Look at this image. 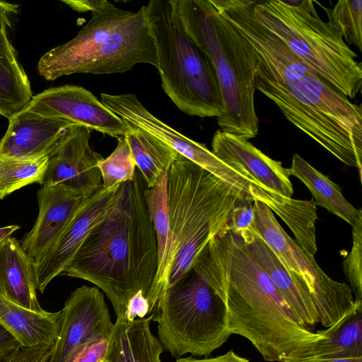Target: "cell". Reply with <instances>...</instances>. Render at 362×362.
I'll return each instance as SVG.
<instances>
[{
  "label": "cell",
  "mask_w": 362,
  "mask_h": 362,
  "mask_svg": "<svg viewBox=\"0 0 362 362\" xmlns=\"http://www.w3.org/2000/svg\"><path fill=\"white\" fill-rule=\"evenodd\" d=\"M211 3L254 49V84L286 119L341 162L361 182L362 109L293 53L255 18L250 0Z\"/></svg>",
  "instance_id": "1"
},
{
  "label": "cell",
  "mask_w": 362,
  "mask_h": 362,
  "mask_svg": "<svg viewBox=\"0 0 362 362\" xmlns=\"http://www.w3.org/2000/svg\"><path fill=\"white\" fill-rule=\"evenodd\" d=\"M192 270L224 303L231 334L248 339L264 360L292 362L323 337L296 321L228 225L211 239Z\"/></svg>",
  "instance_id": "2"
},
{
  "label": "cell",
  "mask_w": 362,
  "mask_h": 362,
  "mask_svg": "<svg viewBox=\"0 0 362 362\" xmlns=\"http://www.w3.org/2000/svg\"><path fill=\"white\" fill-rule=\"evenodd\" d=\"M140 175L119 189L117 202L94 227L62 274L90 282L123 316L129 298L147 296L158 269V244Z\"/></svg>",
  "instance_id": "3"
},
{
  "label": "cell",
  "mask_w": 362,
  "mask_h": 362,
  "mask_svg": "<svg viewBox=\"0 0 362 362\" xmlns=\"http://www.w3.org/2000/svg\"><path fill=\"white\" fill-rule=\"evenodd\" d=\"M168 194L170 241L159 299L189 274L240 200L224 182L180 154L168 172Z\"/></svg>",
  "instance_id": "4"
},
{
  "label": "cell",
  "mask_w": 362,
  "mask_h": 362,
  "mask_svg": "<svg viewBox=\"0 0 362 362\" xmlns=\"http://www.w3.org/2000/svg\"><path fill=\"white\" fill-rule=\"evenodd\" d=\"M190 38L209 59L217 76L223 112L221 131L249 141L259 131L255 107L254 49L211 0H173Z\"/></svg>",
  "instance_id": "5"
},
{
  "label": "cell",
  "mask_w": 362,
  "mask_h": 362,
  "mask_svg": "<svg viewBox=\"0 0 362 362\" xmlns=\"http://www.w3.org/2000/svg\"><path fill=\"white\" fill-rule=\"evenodd\" d=\"M138 64L158 67L144 6L133 12L107 1L74 38L41 57L37 71L54 81L74 74H121Z\"/></svg>",
  "instance_id": "6"
},
{
  "label": "cell",
  "mask_w": 362,
  "mask_h": 362,
  "mask_svg": "<svg viewBox=\"0 0 362 362\" xmlns=\"http://www.w3.org/2000/svg\"><path fill=\"white\" fill-rule=\"evenodd\" d=\"M255 18L307 65L346 98H355L362 86L357 54L310 0L250 1Z\"/></svg>",
  "instance_id": "7"
},
{
  "label": "cell",
  "mask_w": 362,
  "mask_h": 362,
  "mask_svg": "<svg viewBox=\"0 0 362 362\" xmlns=\"http://www.w3.org/2000/svg\"><path fill=\"white\" fill-rule=\"evenodd\" d=\"M144 11L156 47L164 92L189 115L221 117L222 97L215 70L186 33L173 0H151Z\"/></svg>",
  "instance_id": "8"
},
{
  "label": "cell",
  "mask_w": 362,
  "mask_h": 362,
  "mask_svg": "<svg viewBox=\"0 0 362 362\" xmlns=\"http://www.w3.org/2000/svg\"><path fill=\"white\" fill-rule=\"evenodd\" d=\"M150 315L161 346L175 358L207 356L231 335L224 303L196 274L168 288Z\"/></svg>",
  "instance_id": "9"
},
{
  "label": "cell",
  "mask_w": 362,
  "mask_h": 362,
  "mask_svg": "<svg viewBox=\"0 0 362 362\" xmlns=\"http://www.w3.org/2000/svg\"><path fill=\"white\" fill-rule=\"evenodd\" d=\"M253 229L289 272L300 276L308 287L317 314L322 317L339 311L346 303L349 286L331 279L295 240L283 229L274 213L254 200Z\"/></svg>",
  "instance_id": "10"
},
{
  "label": "cell",
  "mask_w": 362,
  "mask_h": 362,
  "mask_svg": "<svg viewBox=\"0 0 362 362\" xmlns=\"http://www.w3.org/2000/svg\"><path fill=\"white\" fill-rule=\"evenodd\" d=\"M101 102L131 127L140 129L228 185L241 199L250 196L252 181L226 165L201 143L192 140L151 113L136 95L101 93Z\"/></svg>",
  "instance_id": "11"
},
{
  "label": "cell",
  "mask_w": 362,
  "mask_h": 362,
  "mask_svg": "<svg viewBox=\"0 0 362 362\" xmlns=\"http://www.w3.org/2000/svg\"><path fill=\"white\" fill-rule=\"evenodd\" d=\"M90 131L73 124L64 132L48 154L42 185H64L84 198L103 188L98 165L103 157L90 147Z\"/></svg>",
  "instance_id": "12"
},
{
  "label": "cell",
  "mask_w": 362,
  "mask_h": 362,
  "mask_svg": "<svg viewBox=\"0 0 362 362\" xmlns=\"http://www.w3.org/2000/svg\"><path fill=\"white\" fill-rule=\"evenodd\" d=\"M113 325L103 293L97 287L77 288L62 310L59 335L48 362H66L81 346L110 337Z\"/></svg>",
  "instance_id": "13"
},
{
  "label": "cell",
  "mask_w": 362,
  "mask_h": 362,
  "mask_svg": "<svg viewBox=\"0 0 362 362\" xmlns=\"http://www.w3.org/2000/svg\"><path fill=\"white\" fill-rule=\"evenodd\" d=\"M27 109L64 119L112 137H124L130 128L90 91L81 86L50 88L33 96Z\"/></svg>",
  "instance_id": "14"
},
{
  "label": "cell",
  "mask_w": 362,
  "mask_h": 362,
  "mask_svg": "<svg viewBox=\"0 0 362 362\" xmlns=\"http://www.w3.org/2000/svg\"><path fill=\"white\" fill-rule=\"evenodd\" d=\"M122 184L103 187L86 198L52 248L34 263L36 287L40 293L62 274L94 227L110 211L117 202Z\"/></svg>",
  "instance_id": "15"
},
{
  "label": "cell",
  "mask_w": 362,
  "mask_h": 362,
  "mask_svg": "<svg viewBox=\"0 0 362 362\" xmlns=\"http://www.w3.org/2000/svg\"><path fill=\"white\" fill-rule=\"evenodd\" d=\"M212 153L254 185L291 198L293 193L288 168L267 156L249 141L218 130L214 135Z\"/></svg>",
  "instance_id": "16"
},
{
  "label": "cell",
  "mask_w": 362,
  "mask_h": 362,
  "mask_svg": "<svg viewBox=\"0 0 362 362\" xmlns=\"http://www.w3.org/2000/svg\"><path fill=\"white\" fill-rule=\"evenodd\" d=\"M37 197L39 209L37 219L21 242L34 263L52 248L86 199L60 185H42Z\"/></svg>",
  "instance_id": "17"
},
{
  "label": "cell",
  "mask_w": 362,
  "mask_h": 362,
  "mask_svg": "<svg viewBox=\"0 0 362 362\" xmlns=\"http://www.w3.org/2000/svg\"><path fill=\"white\" fill-rule=\"evenodd\" d=\"M238 236L248 254L267 273L296 321L308 329L319 323L311 293L303 279L283 266L253 228Z\"/></svg>",
  "instance_id": "18"
},
{
  "label": "cell",
  "mask_w": 362,
  "mask_h": 362,
  "mask_svg": "<svg viewBox=\"0 0 362 362\" xmlns=\"http://www.w3.org/2000/svg\"><path fill=\"white\" fill-rule=\"evenodd\" d=\"M73 124H76L25 108L8 119V129L0 140V156L18 158L47 156Z\"/></svg>",
  "instance_id": "19"
},
{
  "label": "cell",
  "mask_w": 362,
  "mask_h": 362,
  "mask_svg": "<svg viewBox=\"0 0 362 362\" xmlns=\"http://www.w3.org/2000/svg\"><path fill=\"white\" fill-rule=\"evenodd\" d=\"M18 5L0 1V115L11 119L28 105L33 95L29 78L9 37Z\"/></svg>",
  "instance_id": "20"
},
{
  "label": "cell",
  "mask_w": 362,
  "mask_h": 362,
  "mask_svg": "<svg viewBox=\"0 0 362 362\" xmlns=\"http://www.w3.org/2000/svg\"><path fill=\"white\" fill-rule=\"evenodd\" d=\"M34 261L21 242L8 237L0 243V294L35 312H43L37 296Z\"/></svg>",
  "instance_id": "21"
},
{
  "label": "cell",
  "mask_w": 362,
  "mask_h": 362,
  "mask_svg": "<svg viewBox=\"0 0 362 362\" xmlns=\"http://www.w3.org/2000/svg\"><path fill=\"white\" fill-rule=\"evenodd\" d=\"M62 310L35 312L0 294V325L23 348L52 347L59 335Z\"/></svg>",
  "instance_id": "22"
},
{
  "label": "cell",
  "mask_w": 362,
  "mask_h": 362,
  "mask_svg": "<svg viewBox=\"0 0 362 362\" xmlns=\"http://www.w3.org/2000/svg\"><path fill=\"white\" fill-rule=\"evenodd\" d=\"M152 316L127 321L116 317L110 337L107 362H163V349L151 330Z\"/></svg>",
  "instance_id": "23"
},
{
  "label": "cell",
  "mask_w": 362,
  "mask_h": 362,
  "mask_svg": "<svg viewBox=\"0 0 362 362\" xmlns=\"http://www.w3.org/2000/svg\"><path fill=\"white\" fill-rule=\"evenodd\" d=\"M250 192L254 200L265 204L288 226L296 243L310 255L317 251L315 222L317 219V204L313 199L287 198L259 186L251 185Z\"/></svg>",
  "instance_id": "24"
},
{
  "label": "cell",
  "mask_w": 362,
  "mask_h": 362,
  "mask_svg": "<svg viewBox=\"0 0 362 362\" xmlns=\"http://www.w3.org/2000/svg\"><path fill=\"white\" fill-rule=\"evenodd\" d=\"M288 170L290 176H295L308 187L317 206L341 218L351 227L362 221L361 209H356L346 200L341 187L300 155L293 156Z\"/></svg>",
  "instance_id": "25"
},
{
  "label": "cell",
  "mask_w": 362,
  "mask_h": 362,
  "mask_svg": "<svg viewBox=\"0 0 362 362\" xmlns=\"http://www.w3.org/2000/svg\"><path fill=\"white\" fill-rule=\"evenodd\" d=\"M317 332L323 337L292 362L362 357V306L333 326Z\"/></svg>",
  "instance_id": "26"
},
{
  "label": "cell",
  "mask_w": 362,
  "mask_h": 362,
  "mask_svg": "<svg viewBox=\"0 0 362 362\" xmlns=\"http://www.w3.org/2000/svg\"><path fill=\"white\" fill-rule=\"evenodd\" d=\"M168 172L160 175L154 187L144 190L147 209L156 235L158 255L157 273L146 296L150 304L149 315L153 311L159 299L170 241Z\"/></svg>",
  "instance_id": "27"
},
{
  "label": "cell",
  "mask_w": 362,
  "mask_h": 362,
  "mask_svg": "<svg viewBox=\"0 0 362 362\" xmlns=\"http://www.w3.org/2000/svg\"><path fill=\"white\" fill-rule=\"evenodd\" d=\"M129 127L130 130L124 137L146 188H151L157 184L160 175L168 171L178 153L151 134L138 128Z\"/></svg>",
  "instance_id": "28"
},
{
  "label": "cell",
  "mask_w": 362,
  "mask_h": 362,
  "mask_svg": "<svg viewBox=\"0 0 362 362\" xmlns=\"http://www.w3.org/2000/svg\"><path fill=\"white\" fill-rule=\"evenodd\" d=\"M47 165L48 155L35 158L0 156V200L26 185H42Z\"/></svg>",
  "instance_id": "29"
},
{
  "label": "cell",
  "mask_w": 362,
  "mask_h": 362,
  "mask_svg": "<svg viewBox=\"0 0 362 362\" xmlns=\"http://www.w3.org/2000/svg\"><path fill=\"white\" fill-rule=\"evenodd\" d=\"M328 23L346 44L362 50V1L341 0L333 8H324Z\"/></svg>",
  "instance_id": "30"
},
{
  "label": "cell",
  "mask_w": 362,
  "mask_h": 362,
  "mask_svg": "<svg viewBox=\"0 0 362 362\" xmlns=\"http://www.w3.org/2000/svg\"><path fill=\"white\" fill-rule=\"evenodd\" d=\"M117 140L113 152L98 165L104 188L132 181L136 173V163L127 139L124 136Z\"/></svg>",
  "instance_id": "31"
},
{
  "label": "cell",
  "mask_w": 362,
  "mask_h": 362,
  "mask_svg": "<svg viewBox=\"0 0 362 362\" xmlns=\"http://www.w3.org/2000/svg\"><path fill=\"white\" fill-rule=\"evenodd\" d=\"M353 244L343 269L356 300H362V221L352 227Z\"/></svg>",
  "instance_id": "32"
},
{
  "label": "cell",
  "mask_w": 362,
  "mask_h": 362,
  "mask_svg": "<svg viewBox=\"0 0 362 362\" xmlns=\"http://www.w3.org/2000/svg\"><path fill=\"white\" fill-rule=\"evenodd\" d=\"M110 337L92 340L76 349L66 362H103L109 347Z\"/></svg>",
  "instance_id": "33"
},
{
  "label": "cell",
  "mask_w": 362,
  "mask_h": 362,
  "mask_svg": "<svg viewBox=\"0 0 362 362\" xmlns=\"http://www.w3.org/2000/svg\"><path fill=\"white\" fill-rule=\"evenodd\" d=\"M251 203L238 200L231 213L228 226L238 235L253 228L254 211Z\"/></svg>",
  "instance_id": "34"
},
{
  "label": "cell",
  "mask_w": 362,
  "mask_h": 362,
  "mask_svg": "<svg viewBox=\"0 0 362 362\" xmlns=\"http://www.w3.org/2000/svg\"><path fill=\"white\" fill-rule=\"evenodd\" d=\"M149 313V302L144 293L140 290L128 300L123 317L127 321L132 322L136 319L144 318Z\"/></svg>",
  "instance_id": "35"
},
{
  "label": "cell",
  "mask_w": 362,
  "mask_h": 362,
  "mask_svg": "<svg viewBox=\"0 0 362 362\" xmlns=\"http://www.w3.org/2000/svg\"><path fill=\"white\" fill-rule=\"evenodd\" d=\"M51 346L20 348L6 362H48Z\"/></svg>",
  "instance_id": "36"
},
{
  "label": "cell",
  "mask_w": 362,
  "mask_h": 362,
  "mask_svg": "<svg viewBox=\"0 0 362 362\" xmlns=\"http://www.w3.org/2000/svg\"><path fill=\"white\" fill-rule=\"evenodd\" d=\"M175 362H250V361L238 356L233 351L230 350L223 355L216 357L204 358H196L192 356L181 357L177 358Z\"/></svg>",
  "instance_id": "37"
},
{
  "label": "cell",
  "mask_w": 362,
  "mask_h": 362,
  "mask_svg": "<svg viewBox=\"0 0 362 362\" xmlns=\"http://www.w3.org/2000/svg\"><path fill=\"white\" fill-rule=\"evenodd\" d=\"M62 2L76 11L93 13L103 8L107 0H68Z\"/></svg>",
  "instance_id": "38"
},
{
  "label": "cell",
  "mask_w": 362,
  "mask_h": 362,
  "mask_svg": "<svg viewBox=\"0 0 362 362\" xmlns=\"http://www.w3.org/2000/svg\"><path fill=\"white\" fill-rule=\"evenodd\" d=\"M21 348L14 337L0 325V353L12 351Z\"/></svg>",
  "instance_id": "39"
},
{
  "label": "cell",
  "mask_w": 362,
  "mask_h": 362,
  "mask_svg": "<svg viewBox=\"0 0 362 362\" xmlns=\"http://www.w3.org/2000/svg\"><path fill=\"white\" fill-rule=\"evenodd\" d=\"M20 228L21 227L18 225H9L7 226L0 227V243L8 237H11L14 232Z\"/></svg>",
  "instance_id": "40"
},
{
  "label": "cell",
  "mask_w": 362,
  "mask_h": 362,
  "mask_svg": "<svg viewBox=\"0 0 362 362\" xmlns=\"http://www.w3.org/2000/svg\"><path fill=\"white\" fill-rule=\"evenodd\" d=\"M305 362H362V357L315 359Z\"/></svg>",
  "instance_id": "41"
},
{
  "label": "cell",
  "mask_w": 362,
  "mask_h": 362,
  "mask_svg": "<svg viewBox=\"0 0 362 362\" xmlns=\"http://www.w3.org/2000/svg\"><path fill=\"white\" fill-rule=\"evenodd\" d=\"M103 362H107V361H103Z\"/></svg>",
  "instance_id": "42"
}]
</instances>
